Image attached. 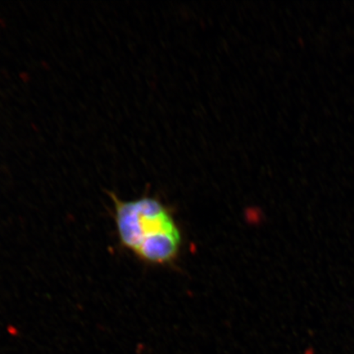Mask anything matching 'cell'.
Wrapping results in <instances>:
<instances>
[{"label": "cell", "mask_w": 354, "mask_h": 354, "mask_svg": "<svg viewBox=\"0 0 354 354\" xmlns=\"http://www.w3.org/2000/svg\"><path fill=\"white\" fill-rule=\"evenodd\" d=\"M122 245L144 262L167 265L179 256L183 239L169 209L156 198L123 201L110 194Z\"/></svg>", "instance_id": "cell-1"}]
</instances>
